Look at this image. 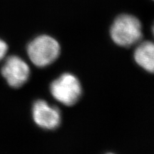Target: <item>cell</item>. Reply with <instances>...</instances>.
I'll list each match as a JSON object with an SVG mask.
<instances>
[{
	"label": "cell",
	"instance_id": "6da1fadb",
	"mask_svg": "<svg viewBox=\"0 0 154 154\" xmlns=\"http://www.w3.org/2000/svg\"><path fill=\"white\" fill-rule=\"evenodd\" d=\"M110 34L116 44L123 47H131L142 37L141 24L136 17L121 14L111 25Z\"/></svg>",
	"mask_w": 154,
	"mask_h": 154
},
{
	"label": "cell",
	"instance_id": "7a4b0ae2",
	"mask_svg": "<svg viewBox=\"0 0 154 154\" xmlns=\"http://www.w3.org/2000/svg\"><path fill=\"white\" fill-rule=\"evenodd\" d=\"M59 42L49 35L34 38L27 46V54L31 61L38 67H45L57 60L60 54Z\"/></svg>",
	"mask_w": 154,
	"mask_h": 154
},
{
	"label": "cell",
	"instance_id": "3957f363",
	"mask_svg": "<svg viewBox=\"0 0 154 154\" xmlns=\"http://www.w3.org/2000/svg\"><path fill=\"white\" fill-rule=\"evenodd\" d=\"M50 91L53 97L61 103L72 106L80 99L82 88L79 80L74 75L66 73L51 83Z\"/></svg>",
	"mask_w": 154,
	"mask_h": 154
},
{
	"label": "cell",
	"instance_id": "277c9868",
	"mask_svg": "<svg viewBox=\"0 0 154 154\" xmlns=\"http://www.w3.org/2000/svg\"><path fill=\"white\" fill-rule=\"evenodd\" d=\"M7 84L12 88H19L27 82L30 69L25 61L17 56H11L6 59L1 70Z\"/></svg>",
	"mask_w": 154,
	"mask_h": 154
},
{
	"label": "cell",
	"instance_id": "5b68a950",
	"mask_svg": "<svg viewBox=\"0 0 154 154\" xmlns=\"http://www.w3.org/2000/svg\"><path fill=\"white\" fill-rule=\"evenodd\" d=\"M34 121L40 128L53 130L60 125L61 113L58 108L51 106L46 101L37 100L32 106Z\"/></svg>",
	"mask_w": 154,
	"mask_h": 154
},
{
	"label": "cell",
	"instance_id": "8992f818",
	"mask_svg": "<svg viewBox=\"0 0 154 154\" xmlns=\"http://www.w3.org/2000/svg\"><path fill=\"white\" fill-rule=\"evenodd\" d=\"M136 62L147 72L153 73L154 69V45L151 42H143L134 51Z\"/></svg>",
	"mask_w": 154,
	"mask_h": 154
},
{
	"label": "cell",
	"instance_id": "52a82bcc",
	"mask_svg": "<svg viewBox=\"0 0 154 154\" xmlns=\"http://www.w3.org/2000/svg\"><path fill=\"white\" fill-rule=\"evenodd\" d=\"M7 50H8V46H7V43L0 38V61L2 60L5 58L6 54L7 52Z\"/></svg>",
	"mask_w": 154,
	"mask_h": 154
},
{
	"label": "cell",
	"instance_id": "ba28073f",
	"mask_svg": "<svg viewBox=\"0 0 154 154\" xmlns=\"http://www.w3.org/2000/svg\"><path fill=\"white\" fill-rule=\"evenodd\" d=\"M107 154H113V153H107Z\"/></svg>",
	"mask_w": 154,
	"mask_h": 154
}]
</instances>
